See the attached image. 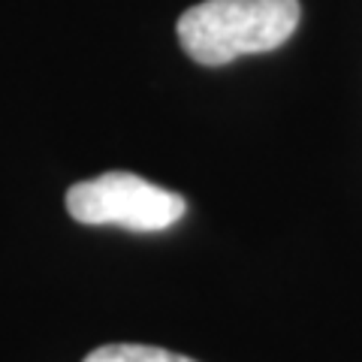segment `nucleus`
<instances>
[{"label": "nucleus", "mask_w": 362, "mask_h": 362, "mask_svg": "<svg viewBox=\"0 0 362 362\" xmlns=\"http://www.w3.org/2000/svg\"><path fill=\"white\" fill-rule=\"evenodd\" d=\"M85 362H197V359L151 344H103L94 354H88Z\"/></svg>", "instance_id": "obj_3"}, {"label": "nucleus", "mask_w": 362, "mask_h": 362, "mask_svg": "<svg viewBox=\"0 0 362 362\" xmlns=\"http://www.w3.org/2000/svg\"><path fill=\"white\" fill-rule=\"evenodd\" d=\"M66 211L85 226H121L130 233H163L187 211L175 190L133 173H103L66 190Z\"/></svg>", "instance_id": "obj_2"}, {"label": "nucleus", "mask_w": 362, "mask_h": 362, "mask_svg": "<svg viewBox=\"0 0 362 362\" xmlns=\"http://www.w3.org/2000/svg\"><path fill=\"white\" fill-rule=\"evenodd\" d=\"M299 0H202L178 18V42L202 66L284 45L299 25Z\"/></svg>", "instance_id": "obj_1"}]
</instances>
